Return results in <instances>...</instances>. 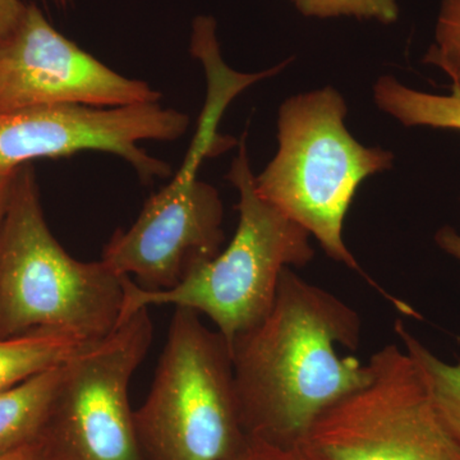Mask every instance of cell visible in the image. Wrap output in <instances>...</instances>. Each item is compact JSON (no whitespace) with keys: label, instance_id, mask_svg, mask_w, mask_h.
<instances>
[{"label":"cell","instance_id":"1","mask_svg":"<svg viewBox=\"0 0 460 460\" xmlns=\"http://www.w3.org/2000/svg\"><path fill=\"white\" fill-rule=\"evenodd\" d=\"M358 314L292 269L281 272L270 313L230 345L242 423L251 438L296 447L321 414L367 385L370 362L341 356L361 341Z\"/></svg>","mask_w":460,"mask_h":460},{"label":"cell","instance_id":"2","mask_svg":"<svg viewBox=\"0 0 460 460\" xmlns=\"http://www.w3.org/2000/svg\"><path fill=\"white\" fill-rule=\"evenodd\" d=\"M124 278L66 252L45 220L35 169L20 166L0 224V338L54 330L102 341L119 326Z\"/></svg>","mask_w":460,"mask_h":460},{"label":"cell","instance_id":"3","mask_svg":"<svg viewBox=\"0 0 460 460\" xmlns=\"http://www.w3.org/2000/svg\"><path fill=\"white\" fill-rule=\"evenodd\" d=\"M347 104L323 87L287 99L278 113L277 154L255 177L260 198L319 241L323 252L362 272L343 239L344 219L359 186L389 171L390 151L367 147L345 127Z\"/></svg>","mask_w":460,"mask_h":460},{"label":"cell","instance_id":"4","mask_svg":"<svg viewBox=\"0 0 460 460\" xmlns=\"http://www.w3.org/2000/svg\"><path fill=\"white\" fill-rule=\"evenodd\" d=\"M226 178L239 193L238 228L228 246L172 289H142L131 278H124L120 323L150 305L190 308L213 321L230 348L239 334L270 313L281 272L313 261L307 230L257 193L246 141L239 144Z\"/></svg>","mask_w":460,"mask_h":460},{"label":"cell","instance_id":"5","mask_svg":"<svg viewBox=\"0 0 460 460\" xmlns=\"http://www.w3.org/2000/svg\"><path fill=\"white\" fill-rule=\"evenodd\" d=\"M199 313L175 307L136 432L146 460H238L252 438L239 413L232 353Z\"/></svg>","mask_w":460,"mask_h":460},{"label":"cell","instance_id":"6","mask_svg":"<svg viewBox=\"0 0 460 460\" xmlns=\"http://www.w3.org/2000/svg\"><path fill=\"white\" fill-rule=\"evenodd\" d=\"M223 114L220 105H204L180 171L145 202L131 228L118 229L102 250V261L119 275L136 277L142 289H172L222 252L223 202L199 171L205 159L235 145L219 133Z\"/></svg>","mask_w":460,"mask_h":460},{"label":"cell","instance_id":"7","mask_svg":"<svg viewBox=\"0 0 460 460\" xmlns=\"http://www.w3.org/2000/svg\"><path fill=\"white\" fill-rule=\"evenodd\" d=\"M372 380L314 420L304 447L314 460H460L410 353L390 344L370 358Z\"/></svg>","mask_w":460,"mask_h":460},{"label":"cell","instance_id":"8","mask_svg":"<svg viewBox=\"0 0 460 460\" xmlns=\"http://www.w3.org/2000/svg\"><path fill=\"white\" fill-rule=\"evenodd\" d=\"M153 337V321L141 308L65 363L38 438L48 460H146L128 387Z\"/></svg>","mask_w":460,"mask_h":460},{"label":"cell","instance_id":"9","mask_svg":"<svg viewBox=\"0 0 460 460\" xmlns=\"http://www.w3.org/2000/svg\"><path fill=\"white\" fill-rule=\"evenodd\" d=\"M190 117L160 102L127 107L62 104L0 113V171H16L42 157L100 151L126 160L144 184L169 178L171 166L148 155L144 141H175Z\"/></svg>","mask_w":460,"mask_h":460},{"label":"cell","instance_id":"10","mask_svg":"<svg viewBox=\"0 0 460 460\" xmlns=\"http://www.w3.org/2000/svg\"><path fill=\"white\" fill-rule=\"evenodd\" d=\"M160 99L145 81L118 74L57 31L33 3L0 41V113L62 104L127 107Z\"/></svg>","mask_w":460,"mask_h":460},{"label":"cell","instance_id":"11","mask_svg":"<svg viewBox=\"0 0 460 460\" xmlns=\"http://www.w3.org/2000/svg\"><path fill=\"white\" fill-rule=\"evenodd\" d=\"M63 366L0 392V454L38 440L62 380Z\"/></svg>","mask_w":460,"mask_h":460},{"label":"cell","instance_id":"12","mask_svg":"<svg viewBox=\"0 0 460 460\" xmlns=\"http://www.w3.org/2000/svg\"><path fill=\"white\" fill-rule=\"evenodd\" d=\"M90 344L54 330L0 338V392L63 365Z\"/></svg>","mask_w":460,"mask_h":460},{"label":"cell","instance_id":"13","mask_svg":"<svg viewBox=\"0 0 460 460\" xmlns=\"http://www.w3.org/2000/svg\"><path fill=\"white\" fill-rule=\"evenodd\" d=\"M375 104L402 126L431 127L460 132V86L449 95L411 89L393 75H383L374 86Z\"/></svg>","mask_w":460,"mask_h":460},{"label":"cell","instance_id":"14","mask_svg":"<svg viewBox=\"0 0 460 460\" xmlns=\"http://www.w3.org/2000/svg\"><path fill=\"white\" fill-rule=\"evenodd\" d=\"M395 330L416 362L436 410L460 443V362L447 363L438 358L405 329L402 321L396 323Z\"/></svg>","mask_w":460,"mask_h":460},{"label":"cell","instance_id":"15","mask_svg":"<svg viewBox=\"0 0 460 460\" xmlns=\"http://www.w3.org/2000/svg\"><path fill=\"white\" fill-rule=\"evenodd\" d=\"M423 63L441 69L460 86V0H443L435 41Z\"/></svg>","mask_w":460,"mask_h":460},{"label":"cell","instance_id":"16","mask_svg":"<svg viewBox=\"0 0 460 460\" xmlns=\"http://www.w3.org/2000/svg\"><path fill=\"white\" fill-rule=\"evenodd\" d=\"M301 13L308 17H356L392 23L398 20L395 0H290Z\"/></svg>","mask_w":460,"mask_h":460},{"label":"cell","instance_id":"17","mask_svg":"<svg viewBox=\"0 0 460 460\" xmlns=\"http://www.w3.org/2000/svg\"><path fill=\"white\" fill-rule=\"evenodd\" d=\"M238 460H313L304 445L281 447L277 445L251 441L250 447Z\"/></svg>","mask_w":460,"mask_h":460},{"label":"cell","instance_id":"18","mask_svg":"<svg viewBox=\"0 0 460 460\" xmlns=\"http://www.w3.org/2000/svg\"><path fill=\"white\" fill-rule=\"evenodd\" d=\"M26 8L22 0H0V41L16 29Z\"/></svg>","mask_w":460,"mask_h":460},{"label":"cell","instance_id":"19","mask_svg":"<svg viewBox=\"0 0 460 460\" xmlns=\"http://www.w3.org/2000/svg\"><path fill=\"white\" fill-rule=\"evenodd\" d=\"M436 244L460 263V233L453 226H443L435 234Z\"/></svg>","mask_w":460,"mask_h":460},{"label":"cell","instance_id":"20","mask_svg":"<svg viewBox=\"0 0 460 460\" xmlns=\"http://www.w3.org/2000/svg\"><path fill=\"white\" fill-rule=\"evenodd\" d=\"M0 460H48L39 440L18 447L12 452L0 454Z\"/></svg>","mask_w":460,"mask_h":460},{"label":"cell","instance_id":"21","mask_svg":"<svg viewBox=\"0 0 460 460\" xmlns=\"http://www.w3.org/2000/svg\"><path fill=\"white\" fill-rule=\"evenodd\" d=\"M16 172L17 169L9 172L0 171V224H2L3 217H4L5 210H7Z\"/></svg>","mask_w":460,"mask_h":460},{"label":"cell","instance_id":"22","mask_svg":"<svg viewBox=\"0 0 460 460\" xmlns=\"http://www.w3.org/2000/svg\"><path fill=\"white\" fill-rule=\"evenodd\" d=\"M57 2L59 3V4L66 5L68 4L69 0H57Z\"/></svg>","mask_w":460,"mask_h":460}]
</instances>
